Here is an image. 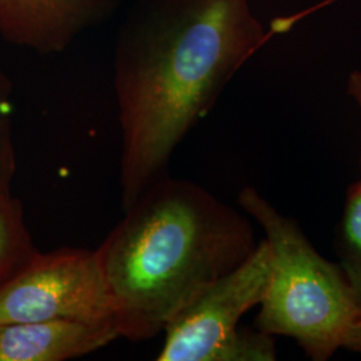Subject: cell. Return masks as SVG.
<instances>
[{
    "label": "cell",
    "instance_id": "cell-1",
    "mask_svg": "<svg viewBox=\"0 0 361 361\" xmlns=\"http://www.w3.org/2000/svg\"><path fill=\"white\" fill-rule=\"evenodd\" d=\"M268 37L249 0H138L113 61L122 210L169 176L174 150Z\"/></svg>",
    "mask_w": 361,
    "mask_h": 361
},
{
    "label": "cell",
    "instance_id": "cell-2",
    "mask_svg": "<svg viewBox=\"0 0 361 361\" xmlns=\"http://www.w3.org/2000/svg\"><path fill=\"white\" fill-rule=\"evenodd\" d=\"M97 249L119 337L150 340L257 244L252 224L200 185L154 182Z\"/></svg>",
    "mask_w": 361,
    "mask_h": 361
},
{
    "label": "cell",
    "instance_id": "cell-3",
    "mask_svg": "<svg viewBox=\"0 0 361 361\" xmlns=\"http://www.w3.org/2000/svg\"><path fill=\"white\" fill-rule=\"evenodd\" d=\"M238 204L265 234L271 271L259 302L257 329L290 337L314 361L344 348L361 308L340 267L319 255L293 219L281 214L255 188Z\"/></svg>",
    "mask_w": 361,
    "mask_h": 361
},
{
    "label": "cell",
    "instance_id": "cell-4",
    "mask_svg": "<svg viewBox=\"0 0 361 361\" xmlns=\"http://www.w3.org/2000/svg\"><path fill=\"white\" fill-rule=\"evenodd\" d=\"M114 322L97 250L40 253L0 289V324Z\"/></svg>",
    "mask_w": 361,
    "mask_h": 361
},
{
    "label": "cell",
    "instance_id": "cell-5",
    "mask_svg": "<svg viewBox=\"0 0 361 361\" xmlns=\"http://www.w3.org/2000/svg\"><path fill=\"white\" fill-rule=\"evenodd\" d=\"M271 271L265 240L235 269L194 298L165 328L158 361H219L246 312L258 307Z\"/></svg>",
    "mask_w": 361,
    "mask_h": 361
},
{
    "label": "cell",
    "instance_id": "cell-6",
    "mask_svg": "<svg viewBox=\"0 0 361 361\" xmlns=\"http://www.w3.org/2000/svg\"><path fill=\"white\" fill-rule=\"evenodd\" d=\"M121 0H0V37L15 46L51 55L67 50Z\"/></svg>",
    "mask_w": 361,
    "mask_h": 361
},
{
    "label": "cell",
    "instance_id": "cell-7",
    "mask_svg": "<svg viewBox=\"0 0 361 361\" xmlns=\"http://www.w3.org/2000/svg\"><path fill=\"white\" fill-rule=\"evenodd\" d=\"M119 338L114 322L49 320L0 324V361H65Z\"/></svg>",
    "mask_w": 361,
    "mask_h": 361
},
{
    "label": "cell",
    "instance_id": "cell-8",
    "mask_svg": "<svg viewBox=\"0 0 361 361\" xmlns=\"http://www.w3.org/2000/svg\"><path fill=\"white\" fill-rule=\"evenodd\" d=\"M38 255L20 202L13 195L0 197V289Z\"/></svg>",
    "mask_w": 361,
    "mask_h": 361
},
{
    "label": "cell",
    "instance_id": "cell-9",
    "mask_svg": "<svg viewBox=\"0 0 361 361\" xmlns=\"http://www.w3.org/2000/svg\"><path fill=\"white\" fill-rule=\"evenodd\" d=\"M337 241L340 269L361 308V180L348 189Z\"/></svg>",
    "mask_w": 361,
    "mask_h": 361
},
{
    "label": "cell",
    "instance_id": "cell-10",
    "mask_svg": "<svg viewBox=\"0 0 361 361\" xmlns=\"http://www.w3.org/2000/svg\"><path fill=\"white\" fill-rule=\"evenodd\" d=\"M11 83L0 71V197L11 195L16 154L11 131Z\"/></svg>",
    "mask_w": 361,
    "mask_h": 361
},
{
    "label": "cell",
    "instance_id": "cell-11",
    "mask_svg": "<svg viewBox=\"0 0 361 361\" xmlns=\"http://www.w3.org/2000/svg\"><path fill=\"white\" fill-rule=\"evenodd\" d=\"M277 357L273 336L262 331L238 329L222 349L219 361H273Z\"/></svg>",
    "mask_w": 361,
    "mask_h": 361
},
{
    "label": "cell",
    "instance_id": "cell-12",
    "mask_svg": "<svg viewBox=\"0 0 361 361\" xmlns=\"http://www.w3.org/2000/svg\"><path fill=\"white\" fill-rule=\"evenodd\" d=\"M349 97L357 104L361 114V70H355L349 74L348 85ZM360 168H361V155H360Z\"/></svg>",
    "mask_w": 361,
    "mask_h": 361
},
{
    "label": "cell",
    "instance_id": "cell-13",
    "mask_svg": "<svg viewBox=\"0 0 361 361\" xmlns=\"http://www.w3.org/2000/svg\"><path fill=\"white\" fill-rule=\"evenodd\" d=\"M344 348L349 349L352 352H356L361 355V317L356 322V324L352 326L348 337L345 340Z\"/></svg>",
    "mask_w": 361,
    "mask_h": 361
}]
</instances>
